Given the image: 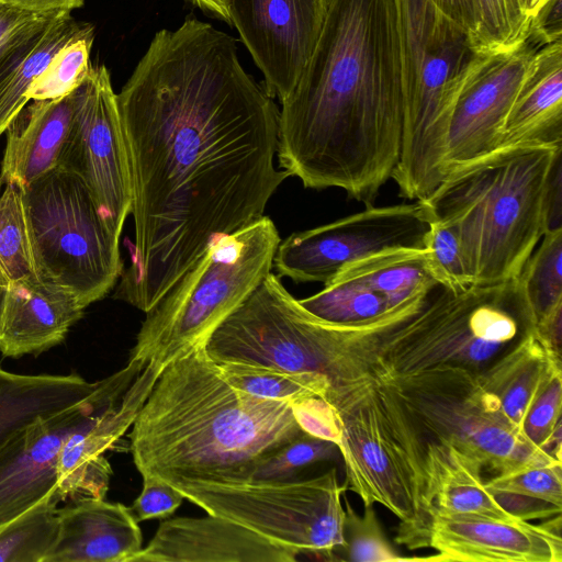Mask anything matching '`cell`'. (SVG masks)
Segmentation results:
<instances>
[{
    "label": "cell",
    "mask_w": 562,
    "mask_h": 562,
    "mask_svg": "<svg viewBox=\"0 0 562 562\" xmlns=\"http://www.w3.org/2000/svg\"><path fill=\"white\" fill-rule=\"evenodd\" d=\"M235 40L193 15L158 31L116 94L132 182L131 265L114 297L147 313L215 239L263 216L279 110Z\"/></svg>",
    "instance_id": "obj_1"
},
{
    "label": "cell",
    "mask_w": 562,
    "mask_h": 562,
    "mask_svg": "<svg viewBox=\"0 0 562 562\" xmlns=\"http://www.w3.org/2000/svg\"><path fill=\"white\" fill-rule=\"evenodd\" d=\"M280 103L279 167L305 188H338L372 206L401 153L395 0H328L313 53Z\"/></svg>",
    "instance_id": "obj_2"
},
{
    "label": "cell",
    "mask_w": 562,
    "mask_h": 562,
    "mask_svg": "<svg viewBox=\"0 0 562 562\" xmlns=\"http://www.w3.org/2000/svg\"><path fill=\"white\" fill-rule=\"evenodd\" d=\"M306 434L291 403L233 387L198 345L164 367L127 436L142 476L177 487L252 480L263 460Z\"/></svg>",
    "instance_id": "obj_3"
},
{
    "label": "cell",
    "mask_w": 562,
    "mask_h": 562,
    "mask_svg": "<svg viewBox=\"0 0 562 562\" xmlns=\"http://www.w3.org/2000/svg\"><path fill=\"white\" fill-rule=\"evenodd\" d=\"M562 146L497 148L451 169L423 200L457 233L472 285L517 278L544 234L548 180Z\"/></svg>",
    "instance_id": "obj_4"
},
{
    "label": "cell",
    "mask_w": 562,
    "mask_h": 562,
    "mask_svg": "<svg viewBox=\"0 0 562 562\" xmlns=\"http://www.w3.org/2000/svg\"><path fill=\"white\" fill-rule=\"evenodd\" d=\"M428 301L429 294L420 295L373 321L335 325L306 311L270 272L212 331L203 348L216 363L233 361L319 374L330 384L328 394L373 376L382 349Z\"/></svg>",
    "instance_id": "obj_5"
},
{
    "label": "cell",
    "mask_w": 562,
    "mask_h": 562,
    "mask_svg": "<svg viewBox=\"0 0 562 562\" xmlns=\"http://www.w3.org/2000/svg\"><path fill=\"white\" fill-rule=\"evenodd\" d=\"M402 60L404 120L392 175L400 194L423 201L446 177L447 136L457 99L491 54L431 0H395Z\"/></svg>",
    "instance_id": "obj_6"
},
{
    "label": "cell",
    "mask_w": 562,
    "mask_h": 562,
    "mask_svg": "<svg viewBox=\"0 0 562 562\" xmlns=\"http://www.w3.org/2000/svg\"><path fill=\"white\" fill-rule=\"evenodd\" d=\"M281 238L261 216L215 239L147 312L128 360L165 367L203 345L212 331L271 272Z\"/></svg>",
    "instance_id": "obj_7"
},
{
    "label": "cell",
    "mask_w": 562,
    "mask_h": 562,
    "mask_svg": "<svg viewBox=\"0 0 562 562\" xmlns=\"http://www.w3.org/2000/svg\"><path fill=\"white\" fill-rule=\"evenodd\" d=\"M533 327L519 276L458 293L438 285L382 349L374 378L387 381L441 367L479 373Z\"/></svg>",
    "instance_id": "obj_8"
},
{
    "label": "cell",
    "mask_w": 562,
    "mask_h": 562,
    "mask_svg": "<svg viewBox=\"0 0 562 562\" xmlns=\"http://www.w3.org/2000/svg\"><path fill=\"white\" fill-rule=\"evenodd\" d=\"M338 414V445L346 486L363 505L379 503L401 519L417 521L425 495V440L392 389L373 376L360 378L329 393Z\"/></svg>",
    "instance_id": "obj_9"
},
{
    "label": "cell",
    "mask_w": 562,
    "mask_h": 562,
    "mask_svg": "<svg viewBox=\"0 0 562 562\" xmlns=\"http://www.w3.org/2000/svg\"><path fill=\"white\" fill-rule=\"evenodd\" d=\"M20 189L37 279L75 294L85 307L103 299L124 271L120 237L83 181L57 167Z\"/></svg>",
    "instance_id": "obj_10"
},
{
    "label": "cell",
    "mask_w": 562,
    "mask_h": 562,
    "mask_svg": "<svg viewBox=\"0 0 562 562\" xmlns=\"http://www.w3.org/2000/svg\"><path fill=\"white\" fill-rule=\"evenodd\" d=\"M381 382L392 389L424 440L449 442L483 467L499 473L558 460L508 423L476 372L441 367Z\"/></svg>",
    "instance_id": "obj_11"
},
{
    "label": "cell",
    "mask_w": 562,
    "mask_h": 562,
    "mask_svg": "<svg viewBox=\"0 0 562 562\" xmlns=\"http://www.w3.org/2000/svg\"><path fill=\"white\" fill-rule=\"evenodd\" d=\"M209 515L237 522L283 546L335 561L345 547V509L336 469L306 480H249L175 487Z\"/></svg>",
    "instance_id": "obj_12"
},
{
    "label": "cell",
    "mask_w": 562,
    "mask_h": 562,
    "mask_svg": "<svg viewBox=\"0 0 562 562\" xmlns=\"http://www.w3.org/2000/svg\"><path fill=\"white\" fill-rule=\"evenodd\" d=\"M430 227L422 201L366 210L280 241L273 258L278 277L329 282L347 265L398 247L424 248Z\"/></svg>",
    "instance_id": "obj_13"
},
{
    "label": "cell",
    "mask_w": 562,
    "mask_h": 562,
    "mask_svg": "<svg viewBox=\"0 0 562 562\" xmlns=\"http://www.w3.org/2000/svg\"><path fill=\"white\" fill-rule=\"evenodd\" d=\"M58 167L83 181L100 215L120 237L132 212V182L116 93L104 65L91 66L77 89Z\"/></svg>",
    "instance_id": "obj_14"
},
{
    "label": "cell",
    "mask_w": 562,
    "mask_h": 562,
    "mask_svg": "<svg viewBox=\"0 0 562 562\" xmlns=\"http://www.w3.org/2000/svg\"><path fill=\"white\" fill-rule=\"evenodd\" d=\"M144 367L128 360L123 369L98 381L83 400L36 417L0 443V525L56 493L59 454L69 435L117 402Z\"/></svg>",
    "instance_id": "obj_15"
},
{
    "label": "cell",
    "mask_w": 562,
    "mask_h": 562,
    "mask_svg": "<svg viewBox=\"0 0 562 562\" xmlns=\"http://www.w3.org/2000/svg\"><path fill=\"white\" fill-rule=\"evenodd\" d=\"M396 541L408 549L430 547L435 561L561 562V515L544 524L472 515H441L426 509L400 525Z\"/></svg>",
    "instance_id": "obj_16"
},
{
    "label": "cell",
    "mask_w": 562,
    "mask_h": 562,
    "mask_svg": "<svg viewBox=\"0 0 562 562\" xmlns=\"http://www.w3.org/2000/svg\"><path fill=\"white\" fill-rule=\"evenodd\" d=\"M328 0H226L231 25L263 75L266 92L283 101L321 34Z\"/></svg>",
    "instance_id": "obj_17"
},
{
    "label": "cell",
    "mask_w": 562,
    "mask_h": 562,
    "mask_svg": "<svg viewBox=\"0 0 562 562\" xmlns=\"http://www.w3.org/2000/svg\"><path fill=\"white\" fill-rule=\"evenodd\" d=\"M541 45L529 35L509 52L487 55L470 75L450 121L445 155L446 176L454 167L497 149L503 124L530 58Z\"/></svg>",
    "instance_id": "obj_18"
},
{
    "label": "cell",
    "mask_w": 562,
    "mask_h": 562,
    "mask_svg": "<svg viewBox=\"0 0 562 562\" xmlns=\"http://www.w3.org/2000/svg\"><path fill=\"white\" fill-rule=\"evenodd\" d=\"M162 367L148 362L122 397L79 425L65 441L58 460L56 498H105L112 468L104 457L120 448Z\"/></svg>",
    "instance_id": "obj_19"
},
{
    "label": "cell",
    "mask_w": 562,
    "mask_h": 562,
    "mask_svg": "<svg viewBox=\"0 0 562 562\" xmlns=\"http://www.w3.org/2000/svg\"><path fill=\"white\" fill-rule=\"evenodd\" d=\"M299 553L237 522L209 515L164 520L130 562H294Z\"/></svg>",
    "instance_id": "obj_20"
},
{
    "label": "cell",
    "mask_w": 562,
    "mask_h": 562,
    "mask_svg": "<svg viewBox=\"0 0 562 562\" xmlns=\"http://www.w3.org/2000/svg\"><path fill=\"white\" fill-rule=\"evenodd\" d=\"M85 306L64 289L37 277L9 281L0 297V353L19 359L61 344Z\"/></svg>",
    "instance_id": "obj_21"
},
{
    "label": "cell",
    "mask_w": 562,
    "mask_h": 562,
    "mask_svg": "<svg viewBox=\"0 0 562 562\" xmlns=\"http://www.w3.org/2000/svg\"><path fill=\"white\" fill-rule=\"evenodd\" d=\"M128 507L104 498H80L58 508L56 539L43 562H130L143 548Z\"/></svg>",
    "instance_id": "obj_22"
},
{
    "label": "cell",
    "mask_w": 562,
    "mask_h": 562,
    "mask_svg": "<svg viewBox=\"0 0 562 562\" xmlns=\"http://www.w3.org/2000/svg\"><path fill=\"white\" fill-rule=\"evenodd\" d=\"M77 89L57 99L31 100L14 116L5 130L1 182L23 188L58 167L74 121Z\"/></svg>",
    "instance_id": "obj_23"
},
{
    "label": "cell",
    "mask_w": 562,
    "mask_h": 562,
    "mask_svg": "<svg viewBox=\"0 0 562 562\" xmlns=\"http://www.w3.org/2000/svg\"><path fill=\"white\" fill-rule=\"evenodd\" d=\"M531 145L562 146V40L531 56L497 148Z\"/></svg>",
    "instance_id": "obj_24"
},
{
    "label": "cell",
    "mask_w": 562,
    "mask_h": 562,
    "mask_svg": "<svg viewBox=\"0 0 562 562\" xmlns=\"http://www.w3.org/2000/svg\"><path fill=\"white\" fill-rule=\"evenodd\" d=\"M82 23L70 12L41 13L0 41V136L30 101L29 92L48 61Z\"/></svg>",
    "instance_id": "obj_25"
},
{
    "label": "cell",
    "mask_w": 562,
    "mask_h": 562,
    "mask_svg": "<svg viewBox=\"0 0 562 562\" xmlns=\"http://www.w3.org/2000/svg\"><path fill=\"white\" fill-rule=\"evenodd\" d=\"M483 464L442 440L425 439L426 509L441 515L519 519L505 510L484 486Z\"/></svg>",
    "instance_id": "obj_26"
},
{
    "label": "cell",
    "mask_w": 562,
    "mask_h": 562,
    "mask_svg": "<svg viewBox=\"0 0 562 562\" xmlns=\"http://www.w3.org/2000/svg\"><path fill=\"white\" fill-rule=\"evenodd\" d=\"M560 356L533 328L477 373L482 387L521 434L525 416L535 398L549 379L562 369Z\"/></svg>",
    "instance_id": "obj_27"
},
{
    "label": "cell",
    "mask_w": 562,
    "mask_h": 562,
    "mask_svg": "<svg viewBox=\"0 0 562 562\" xmlns=\"http://www.w3.org/2000/svg\"><path fill=\"white\" fill-rule=\"evenodd\" d=\"M97 385L76 372L31 375L0 368V443L36 417L83 400Z\"/></svg>",
    "instance_id": "obj_28"
},
{
    "label": "cell",
    "mask_w": 562,
    "mask_h": 562,
    "mask_svg": "<svg viewBox=\"0 0 562 562\" xmlns=\"http://www.w3.org/2000/svg\"><path fill=\"white\" fill-rule=\"evenodd\" d=\"M335 278L367 285L380 294L390 308L438 286L428 268L424 248L385 249L347 265Z\"/></svg>",
    "instance_id": "obj_29"
},
{
    "label": "cell",
    "mask_w": 562,
    "mask_h": 562,
    "mask_svg": "<svg viewBox=\"0 0 562 562\" xmlns=\"http://www.w3.org/2000/svg\"><path fill=\"white\" fill-rule=\"evenodd\" d=\"M216 366L229 385L259 398L292 404L310 397L324 398L330 389L327 379L316 373L285 372L233 361L217 362Z\"/></svg>",
    "instance_id": "obj_30"
},
{
    "label": "cell",
    "mask_w": 562,
    "mask_h": 562,
    "mask_svg": "<svg viewBox=\"0 0 562 562\" xmlns=\"http://www.w3.org/2000/svg\"><path fill=\"white\" fill-rule=\"evenodd\" d=\"M58 501L47 496L0 525V562H43L58 531Z\"/></svg>",
    "instance_id": "obj_31"
},
{
    "label": "cell",
    "mask_w": 562,
    "mask_h": 562,
    "mask_svg": "<svg viewBox=\"0 0 562 562\" xmlns=\"http://www.w3.org/2000/svg\"><path fill=\"white\" fill-rule=\"evenodd\" d=\"M299 302L319 319L345 326L373 321L393 310L367 285L337 278L325 283L322 291Z\"/></svg>",
    "instance_id": "obj_32"
},
{
    "label": "cell",
    "mask_w": 562,
    "mask_h": 562,
    "mask_svg": "<svg viewBox=\"0 0 562 562\" xmlns=\"http://www.w3.org/2000/svg\"><path fill=\"white\" fill-rule=\"evenodd\" d=\"M519 279L535 324L562 304V228L543 234Z\"/></svg>",
    "instance_id": "obj_33"
},
{
    "label": "cell",
    "mask_w": 562,
    "mask_h": 562,
    "mask_svg": "<svg viewBox=\"0 0 562 562\" xmlns=\"http://www.w3.org/2000/svg\"><path fill=\"white\" fill-rule=\"evenodd\" d=\"M93 41L94 26L83 22L35 80L29 92V100L57 99L79 88L92 66L90 52Z\"/></svg>",
    "instance_id": "obj_34"
},
{
    "label": "cell",
    "mask_w": 562,
    "mask_h": 562,
    "mask_svg": "<svg viewBox=\"0 0 562 562\" xmlns=\"http://www.w3.org/2000/svg\"><path fill=\"white\" fill-rule=\"evenodd\" d=\"M0 265L9 281L36 277L21 189L0 194Z\"/></svg>",
    "instance_id": "obj_35"
},
{
    "label": "cell",
    "mask_w": 562,
    "mask_h": 562,
    "mask_svg": "<svg viewBox=\"0 0 562 562\" xmlns=\"http://www.w3.org/2000/svg\"><path fill=\"white\" fill-rule=\"evenodd\" d=\"M480 15L479 49L484 54L509 52L529 37L530 21L519 0H475Z\"/></svg>",
    "instance_id": "obj_36"
},
{
    "label": "cell",
    "mask_w": 562,
    "mask_h": 562,
    "mask_svg": "<svg viewBox=\"0 0 562 562\" xmlns=\"http://www.w3.org/2000/svg\"><path fill=\"white\" fill-rule=\"evenodd\" d=\"M344 522L345 547L336 554L335 561L345 555L342 560L353 562H382V561H411L423 558L400 557L387 541L373 504L364 505V513L360 516L346 499Z\"/></svg>",
    "instance_id": "obj_37"
},
{
    "label": "cell",
    "mask_w": 562,
    "mask_h": 562,
    "mask_svg": "<svg viewBox=\"0 0 562 562\" xmlns=\"http://www.w3.org/2000/svg\"><path fill=\"white\" fill-rule=\"evenodd\" d=\"M424 249L430 273L439 286L458 293L472 285L459 237L450 225L430 218Z\"/></svg>",
    "instance_id": "obj_38"
},
{
    "label": "cell",
    "mask_w": 562,
    "mask_h": 562,
    "mask_svg": "<svg viewBox=\"0 0 562 562\" xmlns=\"http://www.w3.org/2000/svg\"><path fill=\"white\" fill-rule=\"evenodd\" d=\"M562 373L555 372L529 407L524 436L536 447L561 460Z\"/></svg>",
    "instance_id": "obj_39"
},
{
    "label": "cell",
    "mask_w": 562,
    "mask_h": 562,
    "mask_svg": "<svg viewBox=\"0 0 562 562\" xmlns=\"http://www.w3.org/2000/svg\"><path fill=\"white\" fill-rule=\"evenodd\" d=\"M492 494L512 493L562 507V461L524 465L484 482Z\"/></svg>",
    "instance_id": "obj_40"
},
{
    "label": "cell",
    "mask_w": 562,
    "mask_h": 562,
    "mask_svg": "<svg viewBox=\"0 0 562 562\" xmlns=\"http://www.w3.org/2000/svg\"><path fill=\"white\" fill-rule=\"evenodd\" d=\"M337 446L308 434L296 438L263 460L256 469L252 480H291L301 469L335 454Z\"/></svg>",
    "instance_id": "obj_41"
},
{
    "label": "cell",
    "mask_w": 562,
    "mask_h": 562,
    "mask_svg": "<svg viewBox=\"0 0 562 562\" xmlns=\"http://www.w3.org/2000/svg\"><path fill=\"white\" fill-rule=\"evenodd\" d=\"M183 495L173 486L157 477L143 476L140 494L128 507L137 522L167 518L182 504Z\"/></svg>",
    "instance_id": "obj_42"
},
{
    "label": "cell",
    "mask_w": 562,
    "mask_h": 562,
    "mask_svg": "<svg viewBox=\"0 0 562 562\" xmlns=\"http://www.w3.org/2000/svg\"><path fill=\"white\" fill-rule=\"evenodd\" d=\"M291 405L305 432L331 441L338 447L341 438L340 420L329 403L322 397H310Z\"/></svg>",
    "instance_id": "obj_43"
},
{
    "label": "cell",
    "mask_w": 562,
    "mask_h": 562,
    "mask_svg": "<svg viewBox=\"0 0 562 562\" xmlns=\"http://www.w3.org/2000/svg\"><path fill=\"white\" fill-rule=\"evenodd\" d=\"M562 0H548L530 20L529 35L544 45L562 40Z\"/></svg>",
    "instance_id": "obj_44"
},
{
    "label": "cell",
    "mask_w": 562,
    "mask_h": 562,
    "mask_svg": "<svg viewBox=\"0 0 562 562\" xmlns=\"http://www.w3.org/2000/svg\"><path fill=\"white\" fill-rule=\"evenodd\" d=\"M497 503L509 514L521 519L548 518L560 515L562 507L552 503L512 493L493 494Z\"/></svg>",
    "instance_id": "obj_45"
},
{
    "label": "cell",
    "mask_w": 562,
    "mask_h": 562,
    "mask_svg": "<svg viewBox=\"0 0 562 562\" xmlns=\"http://www.w3.org/2000/svg\"><path fill=\"white\" fill-rule=\"evenodd\" d=\"M562 153L554 160L544 196V233L562 228Z\"/></svg>",
    "instance_id": "obj_46"
},
{
    "label": "cell",
    "mask_w": 562,
    "mask_h": 562,
    "mask_svg": "<svg viewBox=\"0 0 562 562\" xmlns=\"http://www.w3.org/2000/svg\"><path fill=\"white\" fill-rule=\"evenodd\" d=\"M445 14L467 30L477 46L480 15L475 0H431ZM480 50V49H479ZM481 52V50H480Z\"/></svg>",
    "instance_id": "obj_47"
},
{
    "label": "cell",
    "mask_w": 562,
    "mask_h": 562,
    "mask_svg": "<svg viewBox=\"0 0 562 562\" xmlns=\"http://www.w3.org/2000/svg\"><path fill=\"white\" fill-rule=\"evenodd\" d=\"M41 13L24 9L10 0H0V41Z\"/></svg>",
    "instance_id": "obj_48"
},
{
    "label": "cell",
    "mask_w": 562,
    "mask_h": 562,
    "mask_svg": "<svg viewBox=\"0 0 562 562\" xmlns=\"http://www.w3.org/2000/svg\"><path fill=\"white\" fill-rule=\"evenodd\" d=\"M13 3L33 12H71L83 5L85 0H10Z\"/></svg>",
    "instance_id": "obj_49"
},
{
    "label": "cell",
    "mask_w": 562,
    "mask_h": 562,
    "mask_svg": "<svg viewBox=\"0 0 562 562\" xmlns=\"http://www.w3.org/2000/svg\"><path fill=\"white\" fill-rule=\"evenodd\" d=\"M195 7L203 11L210 12L217 19L231 24L229 15L227 12L226 0H188Z\"/></svg>",
    "instance_id": "obj_50"
},
{
    "label": "cell",
    "mask_w": 562,
    "mask_h": 562,
    "mask_svg": "<svg viewBox=\"0 0 562 562\" xmlns=\"http://www.w3.org/2000/svg\"><path fill=\"white\" fill-rule=\"evenodd\" d=\"M546 1L548 0H519L520 5L529 21Z\"/></svg>",
    "instance_id": "obj_51"
},
{
    "label": "cell",
    "mask_w": 562,
    "mask_h": 562,
    "mask_svg": "<svg viewBox=\"0 0 562 562\" xmlns=\"http://www.w3.org/2000/svg\"><path fill=\"white\" fill-rule=\"evenodd\" d=\"M1 183L2 182L0 180V187H1ZM0 194H1V192H0ZM8 284H9V280L0 265V297H1L3 290L8 286Z\"/></svg>",
    "instance_id": "obj_52"
}]
</instances>
